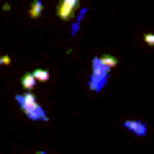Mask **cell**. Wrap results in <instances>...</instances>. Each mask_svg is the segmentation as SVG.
I'll return each instance as SVG.
<instances>
[{
    "label": "cell",
    "instance_id": "cell-1",
    "mask_svg": "<svg viewBox=\"0 0 154 154\" xmlns=\"http://www.w3.org/2000/svg\"><path fill=\"white\" fill-rule=\"evenodd\" d=\"M118 64L116 57H95L90 62V80H88V88L93 93H103L108 88V80H110V69Z\"/></svg>",
    "mask_w": 154,
    "mask_h": 154
},
{
    "label": "cell",
    "instance_id": "cell-2",
    "mask_svg": "<svg viewBox=\"0 0 154 154\" xmlns=\"http://www.w3.org/2000/svg\"><path fill=\"white\" fill-rule=\"evenodd\" d=\"M16 103L21 105V110L28 116V118H31V121H41V123H44V121H49L46 110L41 108V105H38V100L33 98V93H31V90H26L23 95H16Z\"/></svg>",
    "mask_w": 154,
    "mask_h": 154
},
{
    "label": "cell",
    "instance_id": "cell-3",
    "mask_svg": "<svg viewBox=\"0 0 154 154\" xmlns=\"http://www.w3.org/2000/svg\"><path fill=\"white\" fill-rule=\"evenodd\" d=\"M123 128L131 131L134 136H146V131H149V126L144 121H139V118H126V121H123Z\"/></svg>",
    "mask_w": 154,
    "mask_h": 154
},
{
    "label": "cell",
    "instance_id": "cell-4",
    "mask_svg": "<svg viewBox=\"0 0 154 154\" xmlns=\"http://www.w3.org/2000/svg\"><path fill=\"white\" fill-rule=\"evenodd\" d=\"M77 3H80V0H62L59 5H57V16H59L62 21H67V18H72V13H75Z\"/></svg>",
    "mask_w": 154,
    "mask_h": 154
},
{
    "label": "cell",
    "instance_id": "cell-5",
    "mask_svg": "<svg viewBox=\"0 0 154 154\" xmlns=\"http://www.w3.org/2000/svg\"><path fill=\"white\" fill-rule=\"evenodd\" d=\"M41 13H44V3H41V0H33L31 8H28V18H33V21H36Z\"/></svg>",
    "mask_w": 154,
    "mask_h": 154
},
{
    "label": "cell",
    "instance_id": "cell-6",
    "mask_svg": "<svg viewBox=\"0 0 154 154\" xmlns=\"http://www.w3.org/2000/svg\"><path fill=\"white\" fill-rule=\"evenodd\" d=\"M85 13H88V8H82V11H77V16H75V23H72V33H77V28H80V23L85 21Z\"/></svg>",
    "mask_w": 154,
    "mask_h": 154
},
{
    "label": "cell",
    "instance_id": "cell-7",
    "mask_svg": "<svg viewBox=\"0 0 154 154\" xmlns=\"http://www.w3.org/2000/svg\"><path fill=\"white\" fill-rule=\"evenodd\" d=\"M31 75H33L36 82H46V80H49V72H46V69H33Z\"/></svg>",
    "mask_w": 154,
    "mask_h": 154
},
{
    "label": "cell",
    "instance_id": "cell-8",
    "mask_svg": "<svg viewBox=\"0 0 154 154\" xmlns=\"http://www.w3.org/2000/svg\"><path fill=\"white\" fill-rule=\"evenodd\" d=\"M21 82H23V88H26V90H31L33 85H36V80H33V75L28 72V75H23V80H21Z\"/></svg>",
    "mask_w": 154,
    "mask_h": 154
},
{
    "label": "cell",
    "instance_id": "cell-9",
    "mask_svg": "<svg viewBox=\"0 0 154 154\" xmlns=\"http://www.w3.org/2000/svg\"><path fill=\"white\" fill-rule=\"evenodd\" d=\"M5 64H11V57L3 54V57H0V67H5Z\"/></svg>",
    "mask_w": 154,
    "mask_h": 154
},
{
    "label": "cell",
    "instance_id": "cell-10",
    "mask_svg": "<svg viewBox=\"0 0 154 154\" xmlns=\"http://www.w3.org/2000/svg\"><path fill=\"white\" fill-rule=\"evenodd\" d=\"M144 41H146L149 46H154V33H146V36H144Z\"/></svg>",
    "mask_w": 154,
    "mask_h": 154
},
{
    "label": "cell",
    "instance_id": "cell-11",
    "mask_svg": "<svg viewBox=\"0 0 154 154\" xmlns=\"http://www.w3.org/2000/svg\"><path fill=\"white\" fill-rule=\"evenodd\" d=\"M36 154H46V152H44V149H41V152H36Z\"/></svg>",
    "mask_w": 154,
    "mask_h": 154
}]
</instances>
